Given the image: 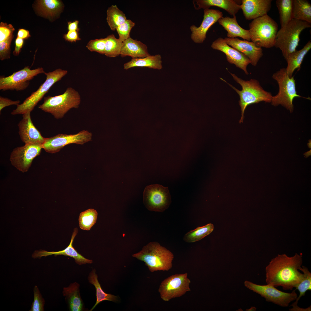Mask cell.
<instances>
[{
	"label": "cell",
	"instance_id": "1",
	"mask_svg": "<svg viewBox=\"0 0 311 311\" xmlns=\"http://www.w3.org/2000/svg\"><path fill=\"white\" fill-rule=\"evenodd\" d=\"M302 255L296 253L292 257L286 254L278 255L272 259L265 268L267 284L283 289L291 290L302 280L304 275L299 269L302 263Z\"/></svg>",
	"mask_w": 311,
	"mask_h": 311
},
{
	"label": "cell",
	"instance_id": "2",
	"mask_svg": "<svg viewBox=\"0 0 311 311\" xmlns=\"http://www.w3.org/2000/svg\"><path fill=\"white\" fill-rule=\"evenodd\" d=\"M132 256L144 262L151 272L169 270L172 267L174 257L170 251L156 242L149 243Z\"/></svg>",
	"mask_w": 311,
	"mask_h": 311
},
{
	"label": "cell",
	"instance_id": "3",
	"mask_svg": "<svg viewBox=\"0 0 311 311\" xmlns=\"http://www.w3.org/2000/svg\"><path fill=\"white\" fill-rule=\"evenodd\" d=\"M230 73L234 80L241 86L242 90H238L225 80L220 79L228 84L239 96L240 100L239 102L241 111V117L239 123H241L243 122L244 111L248 105L262 101L271 103L272 96L271 92L263 88L257 80L251 79L249 80H244L235 74Z\"/></svg>",
	"mask_w": 311,
	"mask_h": 311
},
{
	"label": "cell",
	"instance_id": "4",
	"mask_svg": "<svg viewBox=\"0 0 311 311\" xmlns=\"http://www.w3.org/2000/svg\"><path fill=\"white\" fill-rule=\"evenodd\" d=\"M43 103L39 108L50 113L56 119L62 118L72 108H79L81 101L79 92L71 87L67 88L62 94L56 96H48L44 97Z\"/></svg>",
	"mask_w": 311,
	"mask_h": 311
},
{
	"label": "cell",
	"instance_id": "5",
	"mask_svg": "<svg viewBox=\"0 0 311 311\" xmlns=\"http://www.w3.org/2000/svg\"><path fill=\"white\" fill-rule=\"evenodd\" d=\"M311 24L305 21L293 19L278 31L274 46L281 50L285 60L290 54L296 50L301 32L306 28H310Z\"/></svg>",
	"mask_w": 311,
	"mask_h": 311
},
{
	"label": "cell",
	"instance_id": "6",
	"mask_svg": "<svg viewBox=\"0 0 311 311\" xmlns=\"http://www.w3.org/2000/svg\"><path fill=\"white\" fill-rule=\"evenodd\" d=\"M249 28L251 40L257 46L267 48L274 46L278 25L268 14L253 20Z\"/></svg>",
	"mask_w": 311,
	"mask_h": 311
},
{
	"label": "cell",
	"instance_id": "7",
	"mask_svg": "<svg viewBox=\"0 0 311 311\" xmlns=\"http://www.w3.org/2000/svg\"><path fill=\"white\" fill-rule=\"evenodd\" d=\"M272 77L278 83L279 90L277 95L272 96L271 104L274 106L280 105L292 112L293 99L296 97H302L297 93L294 77H289L286 68H283L274 73Z\"/></svg>",
	"mask_w": 311,
	"mask_h": 311
},
{
	"label": "cell",
	"instance_id": "8",
	"mask_svg": "<svg viewBox=\"0 0 311 311\" xmlns=\"http://www.w3.org/2000/svg\"><path fill=\"white\" fill-rule=\"evenodd\" d=\"M68 71L60 68L44 74L46 75V79L43 83L35 91L33 92L21 104L17 105L16 108L13 110L12 115L23 114L31 113L38 103L41 100L50 88L56 83L59 81L67 73Z\"/></svg>",
	"mask_w": 311,
	"mask_h": 311
},
{
	"label": "cell",
	"instance_id": "9",
	"mask_svg": "<svg viewBox=\"0 0 311 311\" xmlns=\"http://www.w3.org/2000/svg\"><path fill=\"white\" fill-rule=\"evenodd\" d=\"M244 284L247 288L264 298L266 301L282 307L288 306L289 304L295 300L298 297L295 289L292 292L288 293L279 290L269 284L258 285L247 280L245 281Z\"/></svg>",
	"mask_w": 311,
	"mask_h": 311
},
{
	"label": "cell",
	"instance_id": "10",
	"mask_svg": "<svg viewBox=\"0 0 311 311\" xmlns=\"http://www.w3.org/2000/svg\"><path fill=\"white\" fill-rule=\"evenodd\" d=\"M143 202L149 211L163 212L168 208L171 202L168 187L159 184L147 186L143 193Z\"/></svg>",
	"mask_w": 311,
	"mask_h": 311
},
{
	"label": "cell",
	"instance_id": "11",
	"mask_svg": "<svg viewBox=\"0 0 311 311\" xmlns=\"http://www.w3.org/2000/svg\"><path fill=\"white\" fill-rule=\"evenodd\" d=\"M190 282L187 273L172 275L161 282L158 292L163 301H168L172 299L179 297L190 291Z\"/></svg>",
	"mask_w": 311,
	"mask_h": 311
},
{
	"label": "cell",
	"instance_id": "12",
	"mask_svg": "<svg viewBox=\"0 0 311 311\" xmlns=\"http://www.w3.org/2000/svg\"><path fill=\"white\" fill-rule=\"evenodd\" d=\"M92 133L83 130L73 134H59L45 138L42 148L46 152L54 153L59 152L65 146L71 144L82 145L92 141Z\"/></svg>",
	"mask_w": 311,
	"mask_h": 311
},
{
	"label": "cell",
	"instance_id": "13",
	"mask_svg": "<svg viewBox=\"0 0 311 311\" xmlns=\"http://www.w3.org/2000/svg\"><path fill=\"white\" fill-rule=\"evenodd\" d=\"M45 72L42 67L31 69L29 67L27 66L8 76H1L0 90L3 91L24 90L29 86L30 80L38 74Z\"/></svg>",
	"mask_w": 311,
	"mask_h": 311
},
{
	"label": "cell",
	"instance_id": "14",
	"mask_svg": "<svg viewBox=\"0 0 311 311\" xmlns=\"http://www.w3.org/2000/svg\"><path fill=\"white\" fill-rule=\"evenodd\" d=\"M41 145L25 144L24 146L15 148L11 152L10 160L12 165L19 171L27 172L33 159L40 154Z\"/></svg>",
	"mask_w": 311,
	"mask_h": 311
},
{
	"label": "cell",
	"instance_id": "15",
	"mask_svg": "<svg viewBox=\"0 0 311 311\" xmlns=\"http://www.w3.org/2000/svg\"><path fill=\"white\" fill-rule=\"evenodd\" d=\"M211 47L213 49L224 53L230 63L234 64L236 67L243 70L246 74H248L247 67L249 64H251L249 58L236 49L230 47L224 39L221 37L218 38L212 43Z\"/></svg>",
	"mask_w": 311,
	"mask_h": 311
},
{
	"label": "cell",
	"instance_id": "16",
	"mask_svg": "<svg viewBox=\"0 0 311 311\" xmlns=\"http://www.w3.org/2000/svg\"><path fill=\"white\" fill-rule=\"evenodd\" d=\"M223 16L222 12L219 10L204 9L203 19L200 26L198 27L193 25L190 27L192 40L196 43H202L206 38V34L209 29Z\"/></svg>",
	"mask_w": 311,
	"mask_h": 311
},
{
	"label": "cell",
	"instance_id": "17",
	"mask_svg": "<svg viewBox=\"0 0 311 311\" xmlns=\"http://www.w3.org/2000/svg\"><path fill=\"white\" fill-rule=\"evenodd\" d=\"M30 112L23 114L22 118L18 124V133L21 141L25 144L42 145L45 138L35 127L31 120Z\"/></svg>",
	"mask_w": 311,
	"mask_h": 311
},
{
	"label": "cell",
	"instance_id": "18",
	"mask_svg": "<svg viewBox=\"0 0 311 311\" xmlns=\"http://www.w3.org/2000/svg\"><path fill=\"white\" fill-rule=\"evenodd\" d=\"M224 39L229 45L231 46L246 56L253 66L257 65L263 55L261 48L258 47L252 42L241 40L237 38L225 37Z\"/></svg>",
	"mask_w": 311,
	"mask_h": 311
},
{
	"label": "cell",
	"instance_id": "19",
	"mask_svg": "<svg viewBox=\"0 0 311 311\" xmlns=\"http://www.w3.org/2000/svg\"><path fill=\"white\" fill-rule=\"evenodd\" d=\"M240 5L247 20H254L266 14L270 10L272 0H242Z\"/></svg>",
	"mask_w": 311,
	"mask_h": 311
},
{
	"label": "cell",
	"instance_id": "20",
	"mask_svg": "<svg viewBox=\"0 0 311 311\" xmlns=\"http://www.w3.org/2000/svg\"><path fill=\"white\" fill-rule=\"evenodd\" d=\"M78 232V229L75 228L72 235L69 244L64 249L58 251H48L45 250H41L36 251L33 254L32 256L34 258L41 257L49 255H63L67 256L73 258L75 262L79 265L86 264V263H92L93 261L92 260L87 259L81 254L79 253L73 247V244L74 238L77 235Z\"/></svg>",
	"mask_w": 311,
	"mask_h": 311
},
{
	"label": "cell",
	"instance_id": "21",
	"mask_svg": "<svg viewBox=\"0 0 311 311\" xmlns=\"http://www.w3.org/2000/svg\"><path fill=\"white\" fill-rule=\"evenodd\" d=\"M120 55L123 57L130 56L132 58H142L150 55L146 44L130 37L123 42Z\"/></svg>",
	"mask_w": 311,
	"mask_h": 311
},
{
	"label": "cell",
	"instance_id": "22",
	"mask_svg": "<svg viewBox=\"0 0 311 311\" xmlns=\"http://www.w3.org/2000/svg\"><path fill=\"white\" fill-rule=\"evenodd\" d=\"M194 4L196 10L209 9L211 6H216L222 8L233 16L241 9L240 5L233 0H196Z\"/></svg>",
	"mask_w": 311,
	"mask_h": 311
},
{
	"label": "cell",
	"instance_id": "23",
	"mask_svg": "<svg viewBox=\"0 0 311 311\" xmlns=\"http://www.w3.org/2000/svg\"><path fill=\"white\" fill-rule=\"evenodd\" d=\"M218 22L226 30L227 35L230 38L240 37L244 40L249 41L251 40L249 30L242 28L238 23L236 16L231 18L229 17H222Z\"/></svg>",
	"mask_w": 311,
	"mask_h": 311
},
{
	"label": "cell",
	"instance_id": "24",
	"mask_svg": "<svg viewBox=\"0 0 311 311\" xmlns=\"http://www.w3.org/2000/svg\"><path fill=\"white\" fill-rule=\"evenodd\" d=\"M162 62L160 55H150L142 58H132L124 64V68L128 70L132 67H141L160 70L162 68Z\"/></svg>",
	"mask_w": 311,
	"mask_h": 311
},
{
	"label": "cell",
	"instance_id": "25",
	"mask_svg": "<svg viewBox=\"0 0 311 311\" xmlns=\"http://www.w3.org/2000/svg\"><path fill=\"white\" fill-rule=\"evenodd\" d=\"M79 285L77 282L71 283L68 287H64L63 295L66 297L71 311H82L83 303L80 296Z\"/></svg>",
	"mask_w": 311,
	"mask_h": 311
},
{
	"label": "cell",
	"instance_id": "26",
	"mask_svg": "<svg viewBox=\"0 0 311 311\" xmlns=\"http://www.w3.org/2000/svg\"><path fill=\"white\" fill-rule=\"evenodd\" d=\"M311 48V41L309 40L301 49L296 50L290 54L286 59L287 65L286 68V72L289 77L296 69H300L304 58Z\"/></svg>",
	"mask_w": 311,
	"mask_h": 311
},
{
	"label": "cell",
	"instance_id": "27",
	"mask_svg": "<svg viewBox=\"0 0 311 311\" xmlns=\"http://www.w3.org/2000/svg\"><path fill=\"white\" fill-rule=\"evenodd\" d=\"M63 7L62 2L58 0H41L37 1V9L40 13L53 18L60 12Z\"/></svg>",
	"mask_w": 311,
	"mask_h": 311
},
{
	"label": "cell",
	"instance_id": "28",
	"mask_svg": "<svg viewBox=\"0 0 311 311\" xmlns=\"http://www.w3.org/2000/svg\"><path fill=\"white\" fill-rule=\"evenodd\" d=\"M293 18L311 24V5L306 0H293Z\"/></svg>",
	"mask_w": 311,
	"mask_h": 311
},
{
	"label": "cell",
	"instance_id": "29",
	"mask_svg": "<svg viewBox=\"0 0 311 311\" xmlns=\"http://www.w3.org/2000/svg\"><path fill=\"white\" fill-rule=\"evenodd\" d=\"M299 270L303 273V278L295 287V289L298 290L299 292V297H297L295 301L290 306L292 308L289 309L291 311H298L300 307L297 306V304L301 298L305 295L306 292L311 290V273L308 269L306 266H301Z\"/></svg>",
	"mask_w": 311,
	"mask_h": 311
},
{
	"label": "cell",
	"instance_id": "30",
	"mask_svg": "<svg viewBox=\"0 0 311 311\" xmlns=\"http://www.w3.org/2000/svg\"><path fill=\"white\" fill-rule=\"evenodd\" d=\"M88 280L90 283L93 285L96 290V302L90 311L93 310L100 302L105 300L117 302L118 300L117 296L105 293L102 289L98 279V276L96 273V270L93 269L90 273Z\"/></svg>",
	"mask_w": 311,
	"mask_h": 311
},
{
	"label": "cell",
	"instance_id": "31",
	"mask_svg": "<svg viewBox=\"0 0 311 311\" xmlns=\"http://www.w3.org/2000/svg\"><path fill=\"white\" fill-rule=\"evenodd\" d=\"M293 0H277L276 1L278 9L280 23L282 27L288 23L293 18Z\"/></svg>",
	"mask_w": 311,
	"mask_h": 311
},
{
	"label": "cell",
	"instance_id": "32",
	"mask_svg": "<svg viewBox=\"0 0 311 311\" xmlns=\"http://www.w3.org/2000/svg\"><path fill=\"white\" fill-rule=\"evenodd\" d=\"M107 14V22L111 29L113 31L127 20L125 14L116 5L109 7Z\"/></svg>",
	"mask_w": 311,
	"mask_h": 311
},
{
	"label": "cell",
	"instance_id": "33",
	"mask_svg": "<svg viewBox=\"0 0 311 311\" xmlns=\"http://www.w3.org/2000/svg\"><path fill=\"white\" fill-rule=\"evenodd\" d=\"M214 229V225L212 223L198 227L186 233L183 237V240L189 243L197 241L210 234L213 232Z\"/></svg>",
	"mask_w": 311,
	"mask_h": 311
},
{
	"label": "cell",
	"instance_id": "34",
	"mask_svg": "<svg viewBox=\"0 0 311 311\" xmlns=\"http://www.w3.org/2000/svg\"><path fill=\"white\" fill-rule=\"evenodd\" d=\"M105 55L109 57H115L120 55L123 42L111 34L106 38Z\"/></svg>",
	"mask_w": 311,
	"mask_h": 311
},
{
	"label": "cell",
	"instance_id": "35",
	"mask_svg": "<svg viewBox=\"0 0 311 311\" xmlns=\"http://www.w3.org/2000/svg\"><path fill=\"white\" fill-rule=\"evenodd\" d=\"M97 216V211L92 208L81 212L78 220L80 228L84 230H90L96 223Z\"/></svg>",
	"mask_w": 311,
	"mask_h": 311
},
{
	"label": "cell",
	"instance_id": "36",
	"mask_svg": "<svg viewBox=\"0 0 311 311\" xmlns=\"http://www.w3.org/2000/svg\"><path fill=\"white\" fill-rule=\"evenodd\" d=\"M135 24L131 20L127 19L124 23L119 25L116 29L119 35V38L123 42L130 37V32Z\"/></svg>",
	"mask_w": 311,
	"mask_h": 311
},
{
	"label": "cell",
	"instance_id": "37",
	"mask_svg": "<svg viewBox=\"0 0 311 311\" xmlns=\"http://www.w3.org/2000/svg\"><path fill=\"white\" fill-rule=\"evenodd\" d=\"M106 41V38L91 40L87 43L86 47L91 52H96L104 54Z\"/></svg>",
	"mask_w": 311,
	"mask_h": 311
},
{
	"label": "cell",
	"instance_id": "38",
	"mask_svg": "<svg viewBox=\"0 0 311 311\" xmlns=\"http://www.w3.org/2000/svg\"><path fill=\"white\" fill-rule=\"evenodd\" d=\"M34 300L31 306V308L29 311H43L45 301L36 286H35L34 289Z\"/></svg>",
	"mask_w": 311,
	"mask_h": 311
},
{
	"label": "cell",
	"instance_id": "39",
	"mask_svg": "<svg viewBox=\"0 0 311 311\" xmlns=\"http://www.w3.org/2000/svg\"><path fill=\"white\" fill-rule=\"evenodd\" d=\"M14 38L13 35L8 38L0 42V59L1 60L9 59L10 56V45Z\"/></svg>",
	"mask_w": 311,
	"mask_h": 311
},
{
	"label": "cell",
	"instance_id": "40",
	"mask_svg": "<svg viewBox=\"0 0 311 311\" xmlns=\"http://www.w3.org/2000/svg\"><path fill=\"white\" fill-rule=\"evenodd\" d=\"M15 29L11 24L2 22L0 24V42L5 41L13 35Z\"/></svg>",
	"mask_w": 311,
	"mask_h": 311
},
{
	"label": "cell",
	"instance_id": "41",
	"mask_svg": "<svg viewBox=\"0 0 311 311\" xmlns=\"http://www.w3.org/2000/svg\"><path fill=\"white\" fill-rule=\"evenodd\" d=\"M79 31H69L63 35V37L67 41L73 42L81 40L79 37Z\"/></svg>",
	"mask_w": 311,
	"mask_h": 311
},
{
	"label": "cell",
	"instance_id": "42",
	"mask_svg": "<svg viewBox=\"0 0 311 311\" xmlns=\"http://www.w3.org/2000/svg\"><path fill=\"white\" fill-rule=\"evenodd\" d=\"M20 102V101L19 100H17L15 101H13L10 99L7 98L3 97L2 96H0V112H1V111L2 109L5 108V107L9 106L10 105H15L16 106L19 104Z\"/></svg>",
	"mask_w": 311,
	"mask_h": 311
},
{
	"label": "cell",
	"instance_id": "43",
	"mask_svg": "<svg viewBox=\"0 0 311 311\" xmlns=\"http://www.w3.org/2000/svg\"><path fill=\"white\" fill-rule=\"evenodd\" d=\"M24 44V41L23 39L18 37L16 38L15 41V49L13 52L14 55L17 56L19 54Z\"/></svg>",
	"mask_w": 311,
	"mask_h": 311
},
{
	"label": "cell",
	"instance_id": "44",
	"mask_svg": "<svg viewBox=\"0 0 311 311\" xmlns=\"http://www.w3.org/2000/svg\"><path fill=\"white\" fill-rule=\"evenodd\" d=\"M31 37L29 31L23 29H19L17 34V37L22 39H27Z\"/></svg>",
	"mask_w": 311,
	"mask_h": 311
},
{
	"label": "cell",
	"instance_id": "45",
	"mask_svg": "<svg viewBox=\"0 0 311 311\" xmlns=\"http://www.w3.org/2000/svg\"><path fill=\"white\" fill-rule=\"evenodd\" d=\"M79 21L75 20L73 22H68V29L69 31H79V29L78 28Z\"/></svg>",
	"mask_w": 311,
	"mask_h": 311
},
{
	"label": "cell",
	"instance_id": "46",
	"mask_svg": "<svg viewBox=\"0 0 311 311\" xmlns=\"http://www.w3.org/2000/svg\"><path fill=\"white\" fill-rule=\"evenodd\" d=\"M256 308L254 307H252L250 309L246 310V311H255Z\"/></svg>",
	"mask_w": 311,
	"mask_h": 311
}]
</instances>
